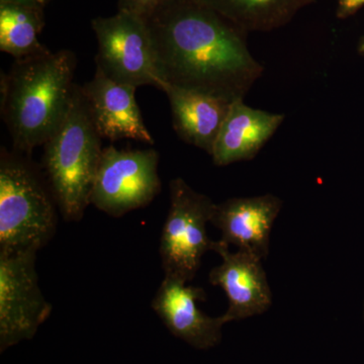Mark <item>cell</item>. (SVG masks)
I'll use <instances>...</instances> for the list:
<instances>
[{
	"mask_svg": "<svg viewBox=\"0 0 364 364\" xmlns=\"http://www.w3.org/2000/svg\"><path fill=\"white\" fill-rule=\"evenodd\" d=\"M161 90L168 98L172 124L179 138L212 155L218 135L233 102L168 83H164Z\"/></svg>",
	"mask_w": 364,
	"mask_h": 364,
	"instance_id": "cell-14",
	"label": "cell"
},
{
	"mask_svg": "<svg viewBox=\"0 0 364 364\" xmlns=\"http://www.w3.org/2000/svg\"><path fill=\"white\" fill-rule=\"evenodd\" d=\"M188 282L164 275L153 299V311L170 333L200 350L220 343L224 316L210 317L198 309V301H205L202 287L188 286Z\"/></svg>",
	"mask_w": 364,
	"mask_h": 364,
	"instance_id": "cell-10",
	"label": "cell"
},
{
	"mask_svg": "<svg viewBox=\"0 0 364 364\" xmlns=\"http://www.w3.org/2000/svg\"><path fill=\"white\" fill-rule=\"evenodd\" d=\"M146 21L163 85L234 102L264 72L247 33L203 0H165Z\"/></svg>",
	"mask_w": 364,
	"mask_h": 364,
	"instance_id": "cell-1",
	"label": "cell"
},
{
	"mask_svg": "<svg viewBox=\"0 0 364 364\" xmlns=\"http://www.w3.org/2000/svg\"><path fill=\"white\" fill-rule=\"evenodd\" d=\"M282 200L273 195L233 198L215 203L210 224L221 231V240L265 259L270 235Z\"/></svg>",
	"mask_w": 364,
	"mask_h": 364,
	"instance_id": "cell-12",
	"label": "cell"
},
{
	"mask_svg": "<svg viewBox=\"0 0 364 364\" xmlns=\"http://www.w3.org/2000/svg\"><path fill=\"white\" fill-rule=\"evenodd\" d=\"M48 184L66 222L82 219L102 158V138L91 121L80 85H75L63 122L44 144Z\"/></svg>",
	"mask_w": 364,
	"mask_h": 364,
	"instance_id": "cell-3",
	"label": "cell"
},
{
	"mask_svg": "<svg viewBox=\"0 0 364 364\" xmlns=\"http://www.w3.org/2000/svg\"><path fill=\"white\" fill-rule=\"evenodd\" d=\"M44 7L0 2V50L21 59L48 50L40 42Z\"/></svg>",
	"mask_w": 364,
	"mask_h": 364,
	"instance_id": "cell-16",
	"label": "cell"
},
{
	"mask_svg": "<svg viewBox=\"0 0 364 364\" xmlns=\"http://www.w3.org/2000/svg\"><path fill=\"white\" fill-rule=\"evenodd\" d=\"M364 6V0H337V18L344 20L354 16Z\"/></svg>",
	"mask_w": 364,
	"mask_h": 364,
	"instance_id": "cell-18",
	"label": "cell"
},
{
	"mask_svg": "<svg viewBox=\"0 0 364 364\" xmlns=\"http://www.w3.org/2000/svg\"><path fill=\"white\" fill-rule=\"evenodd\" d=\"M358 52L359 55L361 56H364V35L361 37L360 41H359L358 46Z\"/></svg>",
	"mask_w": 364,
	"mask_h": 364,
	"instance_id": "cell-20",
	"label": "cell"
},
{
	"mask_svg": "<svg viewBox=\"0 0 364 364\" xmlns=\"http://www.w3.org/2000/svg\"><path fill=\"white\" fill-rule=\"evenodd\" d=\"M56 200L39 170L18 151L0 152V253L35 251L56 232ZM59 210V208H58Z\"/></svg>",
	"mask_w": 364,
	"mask_h": 364,
	"instance_id": "cell-4",
	"label": "cell"
},
{
	"mask_svg": "<svg viewBox=\"0 0 364 364\" xmlns=\"http://www.w3.org/2000/svg\"><path fill=\"white\" fill-rule=\"evenodd\" d=\"M158 166L156 150L104 148L90 205L114 218L147 207L161 191Z\"/></svg>",
	"mask_w": 364,
	"mask_h": 364,
	"instance_id": "cell-7",
	"label": "cell"
},
{
	"mask_svg": "<svg viewBox=\"0 0 364 364\" xmlns=\"http://www.w3.org/2000/svg\"><path fill=\"white\" fill-rule=\"evenodd\" d=\"M221 240L215 242L214 252L222 258L221 264L210 270L208 280L224 289L229 306L224 314L227 323L244 320L267 312L272 304L262 259L247 251H230Z\"/></svg>",
	"mask_w": 364,
	"mask_h": 364,
	"instance_id": "cell-9",
	"label": "cell"
},
{
	"mask_svg": "<svg viewBox=\"0 0 364 364\" xmlns=\"http://www.w3.org/2000/svg\"><path fill=\"white\" fill-rule=\"evenodd\" d=\"M164 1L165 0H117V11H127L146 20Z\"/></svg>",
	"mask_w": 364,
	"mask_h": 364,
	"instance_id": "cell-17",
	"label": "cell"
},
{
	"mask_svg": "<svg viewBox=\"0 0 364 364\" xmlns=\"http://www.w3.org/2000/svg\"><path fill=\"white\" fill-rule=\"evenodd\" d=\"M76 64L69 50H46L14 59L2 73L1 114L14 150L31 154L58 129L73 97Z\"/></svg>",
	"mask_w": 364,
	"mask_h": 364,
	"instance_id": "cell-2",
	"label": "cell"
},
{
	"mask_svg": "<svg viewBox=\"0 0 364 364\" xmlns=\"http://www.w3.org/2000/svg\"><path fill=\"white\" fill-rule=\"evenodd\" d=\"M169 193L170 207L159 245L162 268L164 275L191 282L203 255L214 249L215 241L208 236L207 226L215 203L179 177L170 181Z\"/></svg>",
	"mask_w": 364,
	"mask_h": 364,
	"instance_id": "cell-5",
	"label": "cell"
},
{
	"mask_svg": "<svg viewBox=\"0 0 364 364\" xmlns=\"http://www.w3.org/2000/svg\"><path fill=\"white\" fill-rule=\"evenodd\" d=\"M284 114L248 107L244 98L234 100L223 124L212 155L217 166L253 159L284 121Z\"/></svg>",
	"mask_w": 364,
	"mask_h": 364,
	"instance_id": "cell-13",
	"label": "cell"
},
{
	"mask_svg": "<svg viewBox=\"0 0 364 364\" xmlns=\"http://www.w3.org/2000/svg\"><path fill=\"white\" fill-rule=\"evenodd\" d=\"M97 40V68L117 82L152 85L161 90L154 47L147 21L127 11L91 21Z\"/></svg>",
	"mask_w": 364,
	"mask_h": 364,
	"instance_id": "cell-6",
	"label": "cell"
},
{
	"mask_svg": "<svg viewBox=\"0 0 364 364\" xmlns=\"http://www.w3.org/2000/svg\"><path fill=\"white\" fill-rule=\"evenodd\" d=\"M51 0H0V2H11V4H28V6H36L46 7Z\"/></svg>",
	"mask_w": 364,
	"mask_h": 364,
	"instance_id": "cell-19",
	"label": "cell"
},
{
	"mask_svg": "<svg viewBox=\"0 0 364 364\" xmlns=\"http://www.w3.org/2000/svg\"><path fill=\"white\" fill-rule=\"evenodd\" d=\"M136 90L135 86L112 80L97 67L90 82L81 86L88 114L100 138L112 142L130 139L154 144L144 123Z\"/></svg>",
	"mask_w": 364,
	"mask_h": 364,
	"instance_id": "cell-11",
	"label": "cell"
},
{
	"mask_svg": "<svg viewBox=\"0 0 364 364\" xmlns=\"http://www.w3.org/2000/svg\"><path fill=\"white\" fill-rule=\"evenodd\" d=\"M35 251L0 253V350L30 340L52 313L40 289Z\"/></svg>",
	"mask_w": 364,
	"mask_h": 364,
	"instance_id": "cell-8",
	"label": "cell"
},
{
	"mask_svg": "<svg viewBox=\"0 0 364 364\" xmlns=\"http://www.w3.org/2000/svg\"><path fill=\"white\" fill-rule=\"evenodd\" d=\"M244 32H270L287 25L316 0H203Z\"/></svg>",
	"mask_w": 364,
	"mask_h": 364,
	"instance_id": "cell-15",
	"label": "cell"
}]
</instances>
